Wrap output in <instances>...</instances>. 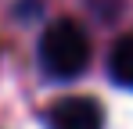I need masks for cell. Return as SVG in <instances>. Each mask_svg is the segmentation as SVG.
<instances>
[{
	"instance_id": "3",
	"label": "cell",
	"mask_w": 133,
	"mask_h": 129,
	"mask_svg": "<svg viewBox=\"0 0 133 129\" xmlns=\"http://www.w3.org/2000/svg\"><path fill=\"white\" fill-rule=\"evenodd\" d=\"M108 72H111V79H115L119 86L133 90V32L115 40L111 58H108Z\"/></svg>"
},
{
	"instance_id": "1",
	"label": "cell",
	"mask_w": 133,
	"mask_h": 129,
	"mask_svg": "<svg viewBox=\"0 0 133 129\" xmlns=\"http://www.w3.org/2000/svg\"><path fill=\"white\" fill-rule=\"evenodd\" d=\"M90 64V36L72 18L50 22L40 36V68L50 79H76Z\"/></svg>"
},
{
	"instance_id": "2",
	"label": "cell",
	"mask_w": 133,
	"mask_h": 129,
	"mask_svg": "<svg viewBox=\"0 0 133 129\" xmlns=\"http://www.w3.org/2000/svg\"><path fill=\"white\" fill-rule=\"evenodd\" d=\"M47 129H104V108L94 97H61L47 111Z\"/></svg>"
}]
</instances>
